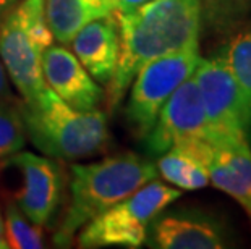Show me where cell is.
<instances>
[{"instance_id": "obj_5", "label": "cell", "mask_w": 251, "mask_h": 249, "mask_svg": "<svg viewBox=\"0 0 251 249\" xmlns=\"http://www.w3.org/2000/svg\"><path fill=\"white\" fill-rule=\"evenodd\" d=\"M180 196L178 188L151 180L81 226L78 246L84 249L140 248L146 243L152 220Z\"/></svg>"}, {"instance_id": "obj_10", "label": "cell", "mask_w": 251, "mask_h": 249, "mask_svg": "<svg viewBox=\"0 0 251 249\" xmlns=\"http://www.w3.org/2000/svg\"><path fill=\"white\" fill-rule=\"evenodd\" d=\"M42 76L58 97L76 110H93L102 102V89L65 45L52 44L42 55Z\"/></svg>"}, {"instance_id": "obj_16", "label": "cell", "mask_w": 251, "mask_h": 249, "mask_svg": "<svg viewBox=\"0 0 251 249\" xmlns=\"http://www.w3.org/2000/svg\"><path fill=\"white\" fill-rule=\"evenodd\" d=\"M5 238L8 248L41 249L44 248V230L26 217L15 201H8L5 207Z\"/></svg>"}, {"instance_id": "obj_11", "label": "cell", "mask_w": 251, "mask_h": 249, "mask_svg": "<svg viewBox=\"0 0 251 249\" xmlns=\"http://www.w3.org/2000/svg\"><path fill=\"white\" fill-rule=\"evenodd\" d=\"M148 245L157 249H221L226 248L222 226L196 210L159 214L148 230Z\"/></svg>"}, {"instance_id": "obj_20", "label": "cell", "mask_w": 251, "mask_h": 249, "mask_svg": "<svg viewBox=\"0 0 251 249\" xmlns=\"http://www.w3.org/2000/svg\"><path fill=\"white\" fill-rule=\"evenodd\" d=\"M0 99H13L10 94V84H8V76L7 71L3 68V63L0 60Z\"/></svg>"}, {"instance_id": "obj_6", "label": "cell", "mask_w": 251, "mask_h": 249, "mask_svg": "<svg viewBox=\"0 0 251 249\" xmlns=\"http://www.w3.org/2000/svg\"><path fill=\"white\" fill-rule=\"evenodd\" d=\"M193 76L212 144L247 139L251 126V96L233 78L222 57L201 58Z\"/></svg>"}, {"instance_id": "obj_15", "label": "cell", "mask_w": 251, "mask_h": 249, "mask_svg": "<svg viewBox=\"0 0 251 249\" xmlns=\"http://www.w3.org/2000/svg\"><path fill=\"white\" fill-rule=\"evenodd\" d=\"M47 24L54 41L68 45L89 21L112 15L104 0H44Z\"/></svg>"}, {"instance_id": "obj_13", "label": "cell", "mask_w": 251, "mask_h": 249, "mask_svg": "<svg viewBox=\"0 0 251 249\" xmlns=\"http://www.w3.org/2000/svg\"><path fill=\"white\" fill-rule=\"evenodd\" d=\"M209 183L233 198L251 215V149L248 139L214 144Z\"/></svg>"}, {"instance_id": "obj_21", "label": "cell", "mask_w": 251, "mask_h": 249, "mask_svg": "<svg viewBox=\"0 0 251 249\" xmlns=\"http://www.w3.org/2000/svg\"><path fill=\"white\" fill-rule=\"evenodd\" d=\"M7 238H5V220L2 215V210H0V249H7Z\"/></svg>"}, {"instance_id": "obj_7", "label": "cell", "mask_w": 251, "mask_h": 249, "mask_svg": "<svg viewBox=\"0 0 251 249\" xmlns=\"http://www.w3.org/2000/svg\"><path fill=\"white\" fill-rule=\"evenodd\" d=\"M200 47L159 57L140 68L131 81L126 121L131 133L144 139L159 113L181 83L193 75L200 63Z\"/></svg>"}, {"instance_id": "obj_14", "label": "cell", "mask_w": 251, "mask_h": 249, "mask_svg": "<svg viewBox=\"0 0 251 249\" xmlns=\"http://www.w3.org/2000/svg\"><path fill=\"white\" fill-rule=\"evenodd\" d=\"M214 144L204 139L181 142L161 154L157 172L178 189L195 191L209 184V162Z\"/></svg>"}, {"instance_id": "obj_18", "label": "cell", "mask_w": 251, "mask_h": 249, "mask_svg": "<svg viewBox=\"0 0 251 249\" xmlns=\"http://www.w3.org/2000/svg\"><path fill=\"white\" fill-rule=\"evenodd\" d=\"M233 78L251 96V26L238 31L221 54Z\"/></svg>"}, {"instance_id": "obj_12", "label": "cell", "mask_w": 251, "mask_h": 249, "mask_svg": "<svg viewBox=\"0 0 251 249\" xmlns=\"http://www.w3.org/2000/svg\"><path fill=\"white\" fill-rule=\"evenodd\" d=\"M73 54L98 83L109 84L120 55L119 24L115 15L89 21L72 39Z\"/></svg>"}, {"instance_id": "obj_22", "label": "cell", "mask_w": 251, "mask_h": 249, "mask_svg": "<svg viewBox=\"0 0 251 249\" xmlns=\"http://www.w3.org/2000/svg\"><path fill=\"white\" fill-rule=\"evenodd\" d=\"M17 2H20V0H0V10H8V8H12Z\"/></svg>"}, {"instance_id": "obj_4", "label": "cell", "mask_w": 251, "mask_h": 249, "mask_svg": "<svg viewBox=\"0 0 251 249\" xmlns=\"http://www.w3.org/2000/svg\"><path fill=\"white\" fill-rule=\"evenodd\" d=\"M52 44L44 0H20L0 21V60L23 100H31L47 86L42 55Z\"/></svg>"}, {"instance_id": "obj_23", "label": "cell", "mask_w": 251, "mask_h": 249, "mask_svg": "<svg viewBox=\"0 0 251 249\" xmlns=\"http://www.w3.org/2000/svg\"><path fill=\"white\" fill-rule=\"evenodd\" d=\"M250 219H251V215H250Z\"/></svg>"}, {"instance_id": "obj_2", "label": "cell", "mask_w": 251, "mask_h": 249, "mask_svg": "<svg viewBox=\"0 0 251 249\" xmlns=\"http://www.w3.org/2000/svg\"><path fill=\"white\" fill-rule=\"evenodd\" d=\"M70 203L54 243L68 248L89 220L128 198L157 177V167L148 158L126 152L70 168Z\"/></svg>"}, {"instance_id": "obj_3", "label": "cell", "mask_w": 251, "mask_h": 249, "mask_svg": "<svg viewBox=\"0 0 251 249\" xmlns=\"http://www.w3.org/2000/svg\"><path fill=\"white\" fill-rule=\"evenodd\" d=\"M26 136L44 156L58 160L91 157L109 146L107 115L102 110H76L49 86L20 104Z\"/></svg>"}, {"instance_id": "obj_19", "label": "cell", "mask_w": 251, "mask_h": 249, "mask_svg": "<svg viewBox=\"0 0 251 249\" xmlns=\"http://www.w3.org/2000/svg\"><path fill=\"white\" fill-rule=\"evenodd\" d=\"M107 8L110 10L112 15L115 13H124V12H130V10L140 7L148 0H104Z\"/></svg>"}, {"instance_id": "obj_8", "label": "cell", "mask_w": 251, "mask_h": 249, "mask_svg": "<svg viewBox=\"0 0 251 249\" xmlns=\"http://www.w3.org/2000/svg\"><path fill=\"white\" fill-rule=\"evenodd\" d=\"M198 139L211 142V133L200 89L191 75L164 104L156 123L144 136V142L151 154H164L181 142Z\"/></svg>"}, {"instance_id": "obj_1", "label": "cell", "mask_w": 251, "mask_h": 249, "mask_svg": "<svg viewBox=\"0 0 251 249\" xmlns=\"http://www.w3.org/2000/svg\"><path fill=\"white\" fill-rule=\"evenodd\" d=\"M120 55L107 84V105L114 110L148 62L195 49L200 41L201 0H148L130 12L115 13Z\"/></svg>"}, {"instance_id": "obj_17", "label": "cell", "mask_w": 251, "mask_h": 249, "mask_svg": "<svg viewBox=\"0 0 251 249\" xmlns=\"http://www.w3.org/2000/svg\"><path fill=\"white\" fill-rule=\"evenodd\" d=\"M26 128L20 104L0 99V158L20 152L26 144Z\"/></svg>"}, {"instance_id": "obj_9", "label": "cell", "mask_w": 251, "mask_h": 249, "mask_svg": "<svg viewBox=\"0 0 251 249\" xmlns=\"http://www.w3.org/2000/svg\"><path fill=\"white\" fill-rule=\"evenodd\" d=\"M5 163L13 167L21 178L13 201L33 224L47 225L62 198L63 175L60 163L52 160V157L21 151L5 158Z\"/></svg>"}]
</instances>
